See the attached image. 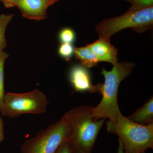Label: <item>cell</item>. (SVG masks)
Here are the masks:
<instances>
[{
	"instance_id": "obj_6",
	"label": "cell",
	"mask_w": 153,
	"mask_h": 153,
	"mask_svg": "<svg viewBox=\"0 0 153 153\" xmlns=\"http://www.w3.org/2000/svg\"><path fill=\"white\" fill-rule=\"evenodd\" d=\"M49 103L47 96L38 88L25 93L7 92L0 111L2 115L10 118L27 114H42L47 112Z\"/></svg>"
},
{
	"instance_id": "obj_17",
	"label": "cell",
	"mask_w": 153,
	"mask_h": 153,
	"mask_svg": "<svg viewBox=\"0 0 153 153\" xmlns=\"http://www.w3.org/2000/svg\"><path fill=\"white\" fill-rule=\"evenodd\" d=\"M54 153H76L74 146L70 139L60 145Z\"/></svg>"
},
{
	"instance_id": "obj_3",
	"label": "cell",
	"mask_w": 153,
	"mask_h": 153,
	"mask_svg": "<svg viewBox=\"0 0 153 153\" xmlns=\"http://www.w3.org/2000/svg\"><path fill=\"white\" fill-rule=\"evenodd\" d=\"M93 108L83 105L68 111L72 126L70 141L75 149L90 153L105 120L92 119L91 114Z\"/></svg>"
},
{
	"instance_id": "obj_18",
	"label": "cell",
	"mask_w": 153,
	"mask_h": 153,
	"mask_svg": "<svg viewBox=\"0 0 153 153\" xmlns=\"http://www.w3.org/2000/svg\"><path fill=\"white\" fill-rule=\"evenodd\" d=\"M7 7H11L17 6L18 0H0Z\"/></svg>"
},
{
	"instance_id": "obj_16",
	"label": "cell",
	"mask_w": 153,
	"mask_h": 153,
	"mask_svg": "<svg viewBox=\"0 0 153 153\" xmlns=\"http://www.w3.org/2000/svg\"><path fill=\"white\" fill-rule=\"evenodd\" d=\"M152 7H153V0H133L131 6L128 11L140 10Z\"/></svg>"
},
{
	"instance_id": "obj_2",
	"label": "cell",
	"mask_w": 153,
	"mask_h": 153,
	"mask_svg": "<svg viewBox=\"0 0 153 153\" xmlns=\"http://www.w3.org/2000/svg\"><path fill=\"white\" fill-rule=\"evenodd\" d=\"M107 131L117 135L124 153H142L153 149V123L141 125L122 114L115 122L107 121Z\"/></svg>"
},
{
	"instance_id": "obj_11",
	"label": "cell",
	"mask_w": 153,
	"mask_h": 153,
	"mask_svg": "<svg viewBox=\"0 0 153 153\" xmlns=\"http://www.w3.org/2000/svg\"><path fill=\"white\" fill-rule=\"evenodd\" d=\"M74 55L76 59L80 61L81 65L87 68L96 66L100 62L97 55L86 46L74 47Z\"/></svg>"
},
{
	"instance_id": "obj_22",
	"label": "cell",
	"mask_w": 153,
	"mask_h": 153,
	"mask_svg": "<svg viewBox=\"0 0 153 153\" xmlns=\"http://www.w3.org/2000/svg\"><path fill=\"white\" fill-rule=\"evenodd\" d=\"M75 149V148H74ZM75 151H76V153H88L86 152H83V151L79 150H76L75 149Z\"/></svg>"
},
{
	"instance_id": "obj_15",
	"label": "cell",
	"mask_w": 153,
	"mask_h": 153,
	"mask_svg": "<svg viewBox=\"0 0 153 153\" xmlns=\"http://www.w3.org/2000/svg\"><path fill=\"white\" fill-rule=\"evenodd\" d=\"M74 47L72 44L61 43L58 48V55L67 61H69L74 55Z\"/></svg>"
},
{
	"instance_id": "obj_8",
	"label": "cell",
	"mask_w": 153,
	"mask_h": 153,
	"mask_svg": "<svg viewBox=\"0 0 153 153\" xmlns=\"http://www.w3.org/2000/svg\"><path fill=\"white\" fill-rule=\"evenodd\" d=\"M49 6L45 0H18L17 4L24 17L37 21L45 19Z\"/></svg>"
},
{
	"instance_id": "obj_20",
	"label": "cell",
	"mask_w": 153,
	"mask_h": 153,
	"mask_svg": "<svg viewBox=\"0 0 153 153\" xmlns=\"http://www.w3.org/2000/svg\"><path fill=\"white\" fill-rule=\"evenodd\" d=\"M117 153H124L123 145L122 144V143H121L120 141L119 140V146L118 148ZM142 153H145V152Z\"/></svg>"
},
{
	"instance_id": "obj_1",
	"label": "cell",
	"mask_w": 153,
	"mask_h": 153,
	"mask_svg": "<svg viewBox=\"0 0 153 153\" xmlns=\"http://www.w3.org/2000/svg\"><path fill=\"white\" fill-rule=\"evenodd\" d=\"M135 66L132 62H117L111 71L102 68L101 74L104 76V82L99 83V93L102 95V99L97 106L94 107L91 114L92 119L108 118L114 122L122 114L118 103L119 86L131 74Z\"/></svg>"
},
{
	"instance_id": "obj_10",
	"label": "cell",
	"mask_w": 153,
	"mask_h": 153,
	"mask_svg": "<svg viewBox=\"0 0 153 153\" xmlns=\"http://www.w3.org/2000/svg\"><path fill=\"white\" fill-rule=\"evenodd\" d=\"M135 123L146 126L153 123V98L148 100L140 108L127 117Z\"/></svg>"
},
{
	"instance_id": "obj_23",
	"label": "cell",
	"mask_w": 153,
	"mask_h": 153,
	"mask_svg": "<svg viewBox=\"0 0 153 153\" xmlns=\"http://www.w3.org/2000/svg\"><path fill=\"white\" fill-rule=\"evenodd\" d=\"M125 1H126L132 4L133 2V0H125Z\"/></svg>"
},
{
	"instance_id": "obj_12",
	"label": "cell",
	"mask_w": 153,
	"mask_h": 153,
	"mask_svg": "<svg viewBox=\"0 0 153 153\" xmlns=\"http://www.w3.org/2000/svg\"><path fill=\"white\" fill-rule=\"evenodd\" d=\"M14 16V14L0 15V51L3 50L7 47V41L5 36L6 29Z\"/></svg>"
},
{
	"instance_id": "obj_5",
	"label": "cell",
	"mask_w": 153,
	"mask_h": 153,
	"mask_svg": "<svg viewBox=\"0 0 153 153\" xmlns=\"http://www.w3.org/2000/svg\"><path fill=\"white\" fill-rule=\"evenodd\" d=\"M153 25V7L135 11H127L120 16L102 20L96 26L99 38L110 40L113 35L126 28L142 33Z\"/></svg>"
},
{
	"instance_id": "obj_21",
	"label": "cell",
	"mask_w": 153,
	"mask_h": 153,
	"mask_svg": "<svg viewBox=\"0 0 153 153\" xmlns=\"http://www.w3.org/2000/svg\"><path fill=\"white\" fill-rule=\"evenodd\" d=\"M45 1L49 4V5H50L52 4L53 3H55L57 0H45Z\"/></svg>"
},
{
	"instance_id": "obj_7",
	"label": "cell",
	"mask_w": 153,
	"mask_h": 153,
	"mask_svg": "<svg viewBox=\"0 0 153 153\" xmlns=\"http://www.w3.org/2000/svg\"><path fill=\"white\" fill-rule=\"evenodd\" d=\"M68 78L72 87L76 92L99 93V83L95 85L93 84L89 70L81 64L72 66Z\"/></svg>"
},
{
	"instance_id": "obj_13",
	"label": "cell",
	"mask_w": 153,
	"mask_h": 153,
	"mask_svg": "<svg viewBox=\"0 0 153 153\" xmlns=\"http://www.w3.org/2000/svg\"><path fill=\"white\" fill-rule=\"evenodd\" d=\"M9 54L3 50L0 51V108L2 106L4 96V66L5 60L9 57Z\"/></svg>"
},
{
	"instance_id": "obj_19",
	"label": "cell",
	"mask_w": 153,
	"mask_h": 153,
	"mask_svg": "<svg viewBox=\"0 0 153 153\" xmlns=\"http://www.w3.org/2000/svg\"><path fill=\"white\" fill-rule=\"evenodd\" d=\"M4 140V123L0 117V144Z\"/></svg>"
},
{
	"instance_id": "obj_14",
	"label": "cell",
	"mask_w": 153,
	"mask_h": 153,
	"mask_svg": "<svg viewBox=\"0 0 153 153\" xmlns=\"http://www.w3.org/2000/svg\"><path fill=\"white\" fill-rule=\"evenodd\" d=\"M58 39L61 43L72 44L76 40V34L74 30L70 28L62 29L58 34Z\"/></svg>"
},
{
	"instance_id": "obj_4",
	"label": "cell",
	"mask_w": 153,
	"mask_h": 153,
	"mask_svg": "<svg viewBox=\"0 0 153 153\" xmlns=\"http://www.w3.org/2000/svg\"><path fill=\"white\" fill-rule=\"evenodd\" d=\"M71 132V118L68 111L57 122L26 140L22 146V153H54L60 145L70 139Z\"/></svg>"
},
{
	"instance_id": "obj_9",
	"label": "cell",
	"mask_w": 153,
	"mask_h": 153,
	"mask_svg": "<svg viewBox=\"0 0 153 153\" xmlns=\"http://www.w3.org/2000/svg\"><path fill=\"white\" fill-rule=\"evenodd\" d=\"M86 47L97 55L100 62H106L114 65L118 62V49L111 45L110 40L99 38Z\"/></svg>"
}]
</instances>
